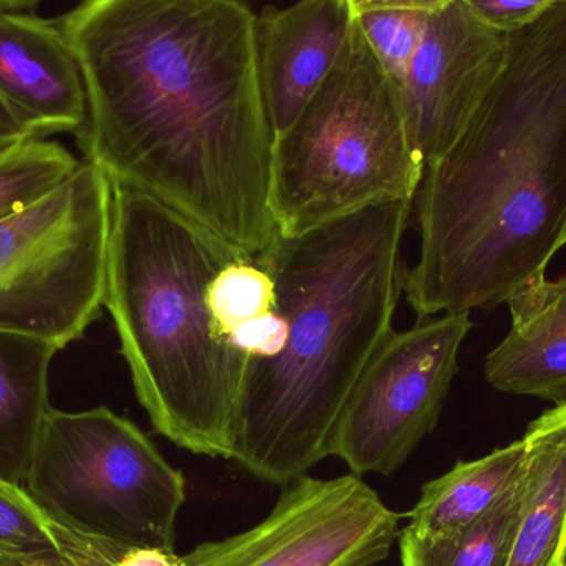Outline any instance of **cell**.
I'll return each instance as SVG.
<instances>
[{"mask_svg": "<svg viewBox=\"0 0 566 566\" xmlns=\"http://www.w3.org/2000/svg\"><path fill=\"white\" fill-rule=\"evenodd\" d=\"M56 20L85 85L83 159L258 259L281 232L252 10L82 0Z\"/></svg>", "mask_w": 566, "mask_h": 566, "instance_id": "cell-1", "label": "cell"}, {"mask_svg": "<svg viewBox=\"0 0 566 566\" xmlns=\"http://www.w3.org/2000/svg\"><path fill=\"white\" fill-rule=\"evenodd\" d=\"M421 251L402 292L419 319L492 310L566 245V2L507 33L497 78L416 192Z\"/></svg>", "mask_w": 566, "mask_h": 566, "instance_id": "cell-2", "label": "cell"}, {"mask_svg": "<svg viewBox=\"0 0 566 566\" xmlns=\"http://www.w3.org/2000/svg\"><path fill=\"white\" fill-rule=\"evenodd\" d=\"M411 211L412 202H382L279 234L259 255L289 333L275 358L245 368L232 459L254 478L283 488L328 458L346 401L395 332Z\"/></svg>", "mask_w": 566, "mask_h": 566, "instance_id": "cell-3", "label": "cell"}, {"mask_svg": "<svg viewBox=\"0 0 566 566\" xmlns=\"http://www.w3.org/2000/svg\"><path fill=\"white\" fill-rule=\"evenodd\" d=\"M251 258L175 209L113 185L103 306L156 432L186 451L232 459L249 358L216 335L208 289Z\"/></svg>", "mask_w": 566, "mask_h": 566, "instance_id": "cell-4", "label": "cell"}, {"mask_svg": "<svg viewBox=\"0 0 566 566\" xmlns=\"http://www.w3.org/2000/svg\"><path fill=\"white\" fill-rule=\"evenodd\" d=\"M424 168L398 83L355 20L325 82L274 138L279 232L300 235L382 202H412Z\"/></svg>", "mask_w": 566, "mask_h": 566, "instance_id": "cell-5", "label": "cell"}, {"mask_svg": "<svg viewBox=\"0 0 566 566\" xmlns=\"http://www.w3.org/2000/svg\"><path fill=\"white\" fill-rule=\"evenodd\" d=\"M23 489L70 531L175 552L185 475L135 422L108 408H50Z\"/></svg>", "mask_w": 566, "mask_h": 566, "instance_id": "cell-6", "label": "cell"}, {"mask_svg": "<svg viewBox=\"0 0 566 566\" xmlns=\"http://www.w3.org/2000/svg\"><path fill=\"white\" fill-rule=\"evenodd\" d=\"M113 182L82 159L72 178L0 222V332L60 349L82 338L103 308Z\"/></svg>", "mask_w": 566, "mask_h": 566, "instance_id": "cell-7", "label": "cell"}, {"mask_svg": "<svg viewBox=\"0 0 566 566\" xmlns=\"http://www.w3.org/2000/svg\"><path fill=\"white\" fill-rule=\"evenodd\" d=\"M471 328V312H459L392 332L346 401L329 455L359 478L395 474L438 424Z\"/></svg>", "mask_w": 566, "mask_h": 566, "instance_id": "cell-8", "label": "cell"}, {"mask_svg": "<svg viewBox=\"0 0 566 566\" xmlns=\"http://www.w3.org/2000/svg\"><path fill=\"white\" fill-rule=\"evenodd\" d=\"M399 521L359 475H303L261 524L198 545L179 566H373L391 554Z\"/></svg>", "mask_w": 566, "mask_h": 566, "instance_id": "cell-9", "label": "cell"}, {"mask_svg": "<svg viewBox=\"0 0 566 566\" xmlns=\"http://www.w3.org/2000/svg\"><path fill=\"white\" fill-rule=\"evenodd\" d=\"M507 33L485 25L461 0L431 13L399 85L412 142L424 166L441 158L497 78Z\"/></svg>", "mask_w": 566, "mask_h": 566, "instance_id": "cell-10", "label": "cell"}, {"mask_svg": "<svg viewBox=\"0 0 566 566\" xmlns=\"http://www.w3.org/2000/svg\"><path fill=\"white\" fill-rule=\"evenodd\" d=\"M353 22L345 0H300L258 17L259 80L274 138L295 122L325 82Z\"/></svg>", "mask_w": 566, "mask_h": 566, "instance_id": "cell-11", "label": "cell"}, {"mask_svg": "<svg viewBox=\"0 0 566 566\" xmlns=\"http://www.w3.org/2000/svg\"><path fill=\"white\" fill-rule=\"evenodd\" d=\"M0 98L35 138L85 125V85L59 20L0 9Z\"/></svg>", "mask_w": 566, "mask_h": 566, "instance_id": "cell-12", "label": "cell"}, {"mask_svg": "<svg viewBox=\"0 0 566 566\" xmlns=\"http://www.w3.org/2000/svg\"><path fill=\"white\" fill-rule=\"evenodd\" d=\"M511 332L485 358V378L509 395L566 402V274L528 283L507 300Z\"/></svg>", "mask_w": 566, "mask_h": 566, "instance_id": "cell-13", "label": "cell"}, {"mask_svg": "<svg viewBox=\"0 0 566 566\" xmlns=\"http://www.w3.org/2000/svg\"><path fill=\"white\" fill-rule=\"evenodd\" d=\"M522 439L524 511L507 566H566V402L538 416Z\"/></svg>", "mask_w": 566, "mask_h": 566, "instance_id": "cell-14", "label": "cell"}, {"mask_svg": "<svg viewBox=\"0 0 566 566\" xmlns=\"http://www.w3.org/2000/svg\"><path fill=\"white\" fill-rule=\"evenodd\" d=\"M55 343L0 332V479L23 485L49 412V375Z\"/></svg>", "mask_w": 566, "mask_h": 566, "instance_id": "cell-15", "label": "cell"}, {"mask_svg": "<svg viewBox=\"0 0 566 566\" xmlns=\"http://www.w3.org/2000/svg\"><path fill=\"white\" fill-rule=\"evenodd\" d=\"M524 439L475 461H459L441 478L422 485L405 531L421 538L451 534L491 511L524 479Z\"/></svg>", "mask_w": 566, "mask_h": 566, "instance_id": "cell-16", "label": "cell"}, {"mask_svg": "<svg viewBox=\"0 0 566 566\" xmlns=\"http://www.w3.org/2000/svg\"><path fill=\"white\" fill-rule=\"evenodd\" d=\"M524 501L525 475L491 511L451 534L421 538L402 528L401 566H507Z\"/></svg>", "mask_w": 566, "mask_h": 566, "instance_id": "cell-17", "label": "cell"}, {"mask_svg": "<svg viewBox=\"0 0 566 566\" xmlns=\"http://www.w3.org/2000/svg\"><path fill=\"white\" fill-rule=\"evenodd\" d=\"M80 165L60 143L43 138L23 139L0 153V222L52 195Z\"/></svg>", "mask_w": 566, "mask_h": 566, "instance_id": "cell-18", "label": "cell"}, {"mask_svg": "<svg viewBox=\"0 0 566 566\" xmlns=\"http://www.w3.org/2000/svg\"><path fill=\"white\" fill-rule=\"evenodd\" d=\"M208 306L216 335L228 343L235 328L277 310L274 279L258 259H235L212 279Z\"/></svg>", "mask_w": 566, "mask_h": 566, "instance_id": "cell-19", "label": "cell"}, {"mask_svg": "<svg viewBox=\"0 0 566 566\" xmlns=\"http://www.w3.org/2000/svg\"><path fill=\"white\" fill-rule=\"evenodd\" d=\"M53 522V521H52ZM56 551L0 558V566H179L176 552L128 547L53 522Z\"/></svg>", "mask_w": 566, "mask_h": 566, "instance_id": "cell-20", "label": "cell"}, {"mask_svg": "<svg viewBox=\"0 0 566 566\" xmlns=\"http://www.w3.org/2000/svg\"><path fill=\"white\" fill-rule=\"evenodd\" d=\"M429 15L415 10H382L355 19L376 59L398 86L421 45Z\"/></svg>", "mask_w": 566, "mask_h": 566, "instance_id": "cell-21", "label": "cell"}, {"mask_svg": "<svg viewBox=\"0 0 566 566\" xmlns=\"http://www.w3.org/2000/svg\"><path fill=\"white\" fill-rule=\"evenodd\" d=\"M53 522L23 485L0 479V558L56 551Z\"/></svg>", "mask_w": 566, "mask_h": 566, "instance_id": "cell-22", "label": "cell"}, {"mask_svg": "<svg viewBox=\"0 0 566 566\" xmlns=\"http://www.w3.org/2000/svg\"><path fill=\"white\" fill-rule=\"evenodd\" d=\"M485 25L511 33L537 22L566 0H461Z\"/></svg>", "mask_w": 566, "mask_h": 566, "instance_id": "cell-23", "label": "cell"}, {"mask_svg": "<svg viewBox=\"0 0 566 566\" xmlns=\"http://www.w3.org/2000/svg\"><path fill=\"white\" fill-rule=\"evenodd\" d=\"M286 333L289 326L285 318L279 310H274L235 328L228 336V343L245 358L271 359L282 352Z\"/></svg>", "mask_w": 566, "mask_h": 566, "instance_id": "cell-24", "label": "cell"}, {"mask_svg": "<svg viewBox=\"0 0 566 566\" xmlns=\"http://www.w3.org/2000/svg\"><path fill=\"white\" fill-rule=\"evenodd\" d=\"M353 17L358 19L369 12L382 10H415V12L434 13L444 9L452 0H345Z\"/></svg>", "mask_w": 566, "mask_h": 566, "instance_id": "cell-25", "label": "cell"}, {"mask_svg": "<svg viewBox=\"0 0 566 566\" xmlns=\"http://www.w3.org/2000/svg\"><path fill=\"white\" fill-rule=\"evenodd\" d=\"M29 138H35V136H32L29 128L20 122L19 116L0 98V153Z\"/></svg>", "mask_w": 566, "mask_h": 566, "instance_id": "cell-26", "label": "cell"}, {"mask_svg": "<svg viewBox=\"0 0 566 566\" xmlns=\"http://www.w3.org/2000/svg\"><path fill=\"white\" fill-rule=\"evenodd\" d=\"M42 0H0V9L22 12V10L35 9Z\"/></svg>", "mask_w": 566, "mask_h": 566, "instance_id": "cell-27", "label": "cell"}]
</instances>
